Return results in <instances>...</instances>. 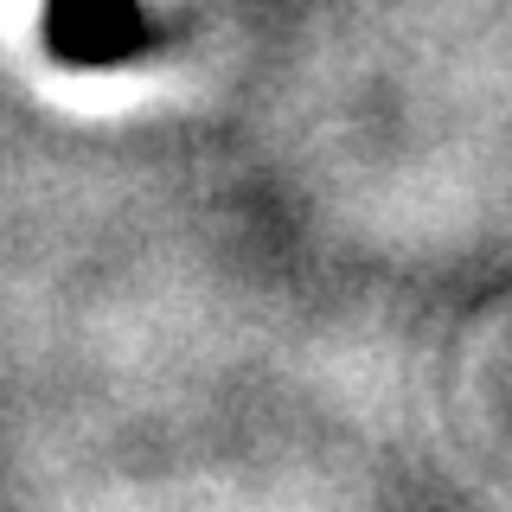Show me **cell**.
<instances>
[{
    "label": "cell",
    "mask_w": 512,
    "mask_h": 512,
    "mask_svg": "<svg viewBox=\"0 0 512 512\" xmlns=\"http://www.w3.org/2000/svg\"><path fill=\"white\" fill-rule=\"evenodd\" d=\"M39 32L45 52L71 71H116V64L141 58L154 39L141 0H45Z\"/></svg>",
    "instance_id": "obj_1"
}]
</instances>
